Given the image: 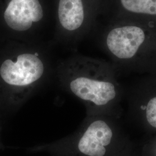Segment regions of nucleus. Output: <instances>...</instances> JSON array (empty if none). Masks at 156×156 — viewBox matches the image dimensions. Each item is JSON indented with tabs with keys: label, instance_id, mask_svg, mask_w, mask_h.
I'll return each instance as SVG.
<instances>
[{
	"label": "nucleus",
	"instance_id": "obj_1",
	"mask_svg": "<svg viewBox=\"0 0 156 156\" xmlns=\"http://www.w3.org/2000/svg\"><path fill=\"white\" fill-rule=\"evenodd\" d=\"M57 75L62 89L83 104L86 115H105L120 119L126 90L111 66L77 57L62 65Z\"/></svg>",
	"mask_w": 156,
	"mask_h": 156
},
{
	"label": "nucleus",
	"instance_id": "obj_2",
	"mask_svg": "<svg viewBox=\"0 0 156 156\" xmlns=\"http://www.w3.org/2000/svg\"><path fill=\"white\" fill-rule=\"evenodd\" d=\"M27 151L45 152L50 156H128L134 149L120 119L98 115H86L73 134Z\"/></svg>",
	"mask_w": 156,
	"mask_h": 156
},
{
	"label": "nucleus",
	"instance_id": "obj_3",
	"mask_svg": "<svg viewBox=\"0 0 156 156\" xmlns=\"http://www.w3.org/2000/svg\"><path fill=\"white\" fill-rule=\"evenodd\" d=\"M47 69L37 51L25 50L0 64V110L19 109L45 83Z\"/></svg>",
	"mask_w": 156,
	"mask_h": 156
},
{
	"label": "nucleus",
	"instance_id": "obj_4",
	"mask_svg": "<svg viewBox=\"0 0 156 156\" xmlns=\"http://www.w3.org/2000/svg\"><path fill=\"white\" fill-rule=\"evenodd\" d=\"M129 113L145 131L156 133V72L134 83L125 97Z\"/></svg>",
	"mask_w": 156,
	"mask_h": 156
},
{
	"label": "nucleus",
	"instance_id": "obj_5",
	"mask_svg": "<svg viewBox=\"0 0 156 156\" xmlns=\"http://www.w3.org/2000/svg\"><path fill=\"white\" fill-rule=\"evenodd\" d=\"M146 35L142 28L128 26L111 30L106 39L109 53L116 60L126 62L138 60L144 51Z\"/></svg>",
	"mask_w": 156,
	"mask_h": 156
},
{
	"label": "nucleus",
	"instance_id": "obj_6",
	"mask_svg": "<svg viewBox=\"0 0 156 156\" xmlns=\"http://www.w3.org/2000/svg\"><path fill=\"white\" fill-rule=\"evenodd\" d=\"M44 11L39 0H11L4 12L7 25L17 31H27L39 22Z\"/></svg>",
	"mask_w": 156,
	"mask_h": 156
},
{
	"label": "nucleus",
	"instance_id": "obj_7",
	"mask_svg": "<svg viewBox=\"0 0 156 156\" xmlns=\"http://www.w3.org/2000/svg\"><path fill=\"white\" fill-rule=\"evenodd\" d=\"M58 16L62 27L68 31L77 30L84 18L82 0H60Z\"/></svg>",
	"mask_w": 156,
	"mask_h": 156
},
{
	"label": "nucleus",
	"instance_id": "obj_8",
	"mask_svg": "<svg viewBox=\"0 0 156 156\" xmlns=\"http://www.w3.org/2000/svg\"><path fill=\"white\" fill-rule=\"evenodd\" d=\"M127 11L136 13L156 15V0H120Z\"/></svg>",
	"mask_w": 156,
	"mask_h": 156
},
{
	"label": "nucleus",
	"instance_id": "obj_9",
	"mask_svg": "<svg viewBox=\"0 0 156 156\" xmlns=\"http://www.w3.org/2000/svg\"><path fill=\"white\" fill-rule=\"evenodd\" d=\"M140 154L141 156H156V133L142 146Z\"/></svg>",
	"mask_w": 156,
	"mask_h": 156
},
{
	"label": "nucleus",
	"instance_id": "obj_10",
	"mask_svg": "<svg viewBox=\"0 0 156 156\" xmlns=\"http://www.w3.org/2000/svg\"><path fill=\"white\" fill-rule=\"evenodd\" d=\"M140 156V154H137V153H136L135 151H133L131 154H130L129 156Z\"/></svg>",
	"mask_w": 156,
	"mask_h": 156
},
{
	"label": "nucleus",
	"instance_id": "obj_11",
	"mask_svg": "<svg viewBox=\"0 0 156 156\" xmlns=\"http://www.w3.org/2000/svg\"><path fill=\"white\" fill-rule=\"evenodd\" d=\"M2 147H3V146H2V144H1V143L0 142V149H1V148H2Z\"/></svg>",
	"mask_w": 156,
	"mask_h": 156
}]
</instances>
